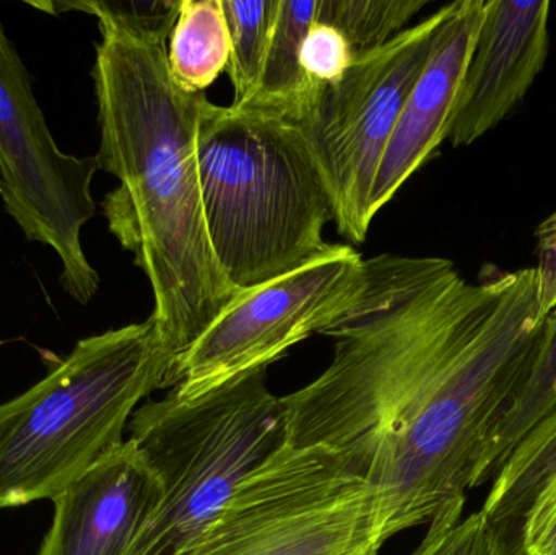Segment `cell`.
<instances>
[{
    "instance_id": "obj_1",
    "label": "cell",
    "mask_w": 556,
    "mask_h": 555,
    "mask_svg": "<svg viewBox=\"0 0 556 555\" xmlns=\"http://www.w3.org/2000/svg\"><path fill=\"white\" fill-rule=\"evenodd\" d=\"M358 299L320 335L329 367L281 398L287 445L340 453L375 491L386 541L464 510L493 427L541 344L534 269L365 260Z\"/></svg>"
},
{
    "instance_id": "obj_2",
    "label": "cell",
    "mask_w": 556,
    "mask_h": 555,
    "mask_svg": "<svg viewBox=\"0 0 556 555\" xmlns=\"http://www.w3.org/2000/svg\"><path fill=\"white\" fill-rule=\"evenodd\" d=\"M91 67L100 169L117 188L101 201L108 230L152 287V318L175 368L237 297L205 227L198 127L207 94L182 90L166 45L98 23ZM176 388V387H175Z\"/></svg>"
},
{
    "instance_id": "obj_3",
    "label": "cell",
    "mask_w": 556,
    "mask_h": 555,
    "mask_svg": "<svg viewBox=\"0 0 556 555\" xmlns=\"http://www.w3.org/2000/svg\"><path fill=\"white\" fill-rule=\"evenodd\" d=\"M195 149L208 240L237 292L332 248L323 231L336 220V201L298 124L205 98Z\"/></svg>"
},
{
    "instance_id": "obj_4",
    "label": "cell",
    "mask_w": 556,
    "mask_h": 555,
    "mask_svg": "<svg viewBox=\"0 0 556 555\" xmlns=\"http://www.w3.org/2000/svg\"><path fill=\"white\" fill-rule=\"evenodd\" d=\"M176 387L155 321L77 342L35 387L0 404V510L54 501L116 452L140 401Z\"/></svg>"
},
{
    "instance_id": "obj_5",
    "label": "cell",
    "mask_w": 556,
    "mask_h": 555,
    "mask_svg": "<svg viewBox=\"0 0 556 555\" xmlns=\"http://www.w3.org/2000/svg\"><path fill=\"white\" fill-rule=\"evenodd\" d=\"M129 430L162 499L127 555H176L285 445L287 416L267 387V368H257L201 396L149 401L134 413Z\"/></svg>"
},
{
    "instance_id": "obj_6",
    "label": "cell",
    "mask_w": 556,
    "mask_h": 555,
    "mask_svg": "<svg viewBox=\"0 0 556 555\" xmlns=\"http://www.w3.org/2000/svg\"><path fill=\"white\" fill-rule=\"evenodd\" d=\"M384 543L378 497L346 459L285 443L176 555H378Z\"/></svg>"
},
{
    "instance_id": "obj_7",
    "label": "cell",
    "mask_w": 556,
    "mask_h": 555,
    "mask_svg": "<svg viewBox=\"0 0 556 555\" xmlns=\"http://www.w3.org/2000/svg\"><path fill=\"white\" fill-rule=\"evenodd\" d=\"M97 156L59 149L33 93V77L0 22V198L26 240L61 261L59 283L80 305L100 289V274L81 244L97 214L91 182Z\"/></svg>"
},
{
    "instance_id": "obj_8",
    "label": "cell",
    "mask_w": 556,
    "mask_h": 555,
    "mask_svg": "<svg viewBox=\"0 0 556 555\" xmlns=\"http://www.w3.org/2000/svg\"><path fill=\"white\" fill-rule=\"evenodd\" d=\"M450 12L446 3L381 48L356 54L337 84L320 88L298 124L332 191L337 230L352 243L366 240L369 195L382 155Z\"/></svg>"
},
{
    "instance_id": "obj_9",
    "label": "cell",
    "mask_w": 556,
    "mask_h": 555,
    "mask_svg": "<svg viewBox=\"0 0 556 555\" xmlns=\"http://www.w3.org/2000/svg\"><path fill=\"white\" fill-rule=\"evenodd\" d=\"M365 260L346 244H332L313 263L238 292L179 362V398H195L257 368L320 335L358 299Z\"/></svg>"
},
{
    "instance_id": "obj_10",
    "label": "cell",
    "mask_w": 556,
    "mask_h": 555,
    "mask_svg": "<svg viewBox=\"0 0 556 555\" xmlns=\"http://www.w3.org/2000/svg\"><path fill=\"white\" fill-rule=\"evenodd\" d=\"M551 7L485 0L447 129L451 146H472L521 103L547 61Z\"/></svg>"
},
{
    "instance_id": "obj_11",
    "label": "cell",
    "mask_w": 556,
    "mask_h": 555,
    "mask_svg": "<svg viewBox=\"0 0 556 555\" xmlns=\"http://www.w3.org/2000/svg\"><path fill=\"white\" fill-rule=\"evenodd\" d=\"M162 499L159 478L129 439L54 499L38 555H127Z\"/></svg>"
},
{
    "instance_id": "obj_12",
    "label": "cell",
    "mask_w": 556,
    "mask_h": 555,
    "mask_svg": "<svg viewBox=\"0 0 556 555\" xmlns=\"http://www.w3.org/2000/svg\"><path fill=\"white\" fill-rule=\"evenodd\" d=\"M483 12L485 0L451 2L450 15L438 31L427 65L405 101L382 155L369 195L372 218L447 139L457 91Z\"/></svg>"
},
{
    "instance_id": "obj_13",
    "label": "cell",
    "mask_w": 556,
    "mask_h": 555,
    "mask_svg": "<svg viewBox=\"0 0 556 555\" xmlns=\"http://www.w3.org/2000/svg\"><path fill=\"white\" fill-rule=\"evenodd\" d=\"M483 502L502 555H525V528L556 485V409L513 450Z\"/></svg>"
},
{
    "instance_id": "obj_14",
    "label": "cell",
    "mask_w": 556,
    "mask_h": 555,
    "mask_svg": "<svg viewBox=\"0 0 556 555\" xmlns=\"http://www.w3.org/2000/svg\"><path fill=\"white\" fill-rule=\"evenodd\" d=\"M317 10L319 0H280L260 87L253 100L241 108L264 111L294 124L306 117L324 87L307 80L300 64L301 45L316 23Z\"/></svg>"
},
{
    "instance_id": "obj_15",
    "label": "cell",
    "mask_w": 556,
    "mask_h": 555,
    "mask_svg": "<svg viewBox=\"0 0 556 555\" xmlns=\"http://www.w3.org/2000/svg\"><path fill=\"white\" fill-rule=\"evenodd\" d=\"M556 409V308L545 319L541 344L521 387L486 439L472 489L490 484L513 450Z\"/></svg>"
},
{
    "instance_id": "obj_16",
    "label": "cell",
    "mask_w": 556,
    "mask_h": 555,
    "mask_svg": "<svg viewBox=\"0 0 556 555\" xmlns=\"http://www.w3.org/2000/svg\"><path fill=\"white\" fill-rule=\"evenodd\" d=\"M166 51L176 84L189 93H205L230 61L224 0H181Z\"/></svg>"
},
{
    "instance_id": "obj_17",
    "label": "cell",
    "mask_w": 556,
    "mask_h": 555,
    "mask_svg": "<svg viewBox=\"0 0 556 555\" xmlns=\"http://www.w3.org/2000/svg\"><path fill=\"white\" fill-rule=\"evenodd\" d=\"M278 9L280 0H224L231 39L227 72L235 88V106H244L256 94Z\"/></svg>"
},
{
    "instance_id": "obj_18",
    "label": "cell",
    "mask_w": 556,
    "mask_h": 555,
    "mask_svg": "<svg viewBox=\"0 0 556 555\" xmlns=\"http://www.w3.org/2000/svg\"><path fill=\"white\" fill-rule=\"evenodd\" d=\"M427 0H319L316 22L339 29L356 54L381 48L427 5Z\"/></svg>"
},
{
    "instance_id": "obj_19",
    "label": "cell",
    "mask_w": 556,
    "mask_h": 555,
    "mask_svg": "<svg viewBox=\"0 0 556 555\" xmlns=\"http://www.w3.org/2000/svg\"><path fill=\"white\" fill-rule=\"evenodd\" d=\"M51 15L81 12L97 16L134 38L166 45L179 15L181 0H72V2H26Z\"/></svg>"
},
{
    "instance_id": "obj_20",
    "label": "cell",
    "mask_w": 556,
    "mask_h": 555,
    "mask_svg": "<svg viewBox=\"0 0 556 555\" xmlns=\"http://www.w3.org/2000/svg\"><path fill=\"white\" fill-rule=\"evenodd\" d=\"M464 510L444 512L428 525L420 546L410 555H502L485 515Z\"/></svg>"
},
{
    "instance_id": "obj_21",
    "label": "cell",
    "mask_w": 556,
    "mask_h": 555,
    "mask_svg": "<svg viewBox=\"0 0 556 555\" xmlns=\"http://www.w3.org/2000/svg\"><path fill=\"white\" fill-rule=\"evenodd\" d=\"M356 52L345 36L316 22L304 36L300 51V64L307 80L314 85H333L352 67Z\"/></svg>"
},
{
    "instance_id": "obj_22",
    "label": "cell",
    "mask_w": 556,
    "mask_h": 555,
    "mask_svg": "<svg viewBox=\"0 0 556 555\" xmlns=\"http://www.w3.org/2000/svg\"><path fill=\"white\" fill-rule=\"evenodd\" d=\"M538 267H535V279H538V308L541 319L556 308V212L545 218L538 230Z\"/></svg>"
},
{
    "instance_id": "obj_23",
    "label": "cell",
    "mask_w": 556,
    "mask_h": 555,
    "mask_svg": "<svg viewBox=\"0 0 556 555\" xmlns=\"http://www.w3.org/2000/svg\"><path fill=\"white\" fill-rule=\"evenodd\" d=\"M525 555H556V485L535 505L526 524Z\"/></svg>"
}]
</instances>
